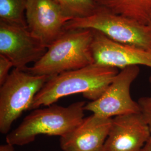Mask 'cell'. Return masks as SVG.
I'll return each instance as SVG.
<instances>
[{"label": "cell", "instance_id": "cell-1", "mask_svg": "<svg viewBox=\"0 0 151 151\" xmlns=\"http://www.w3.org/2000/svg\"><path fill=\"white\" fill-rule=\"evenodd\" d=\"M118 72V68L94 63L52 76L37 94L30 110L48 106L62 97L78 93L95 101L104 93Z\"/></svg>", "mask_w": 151, "mask_h": 151}, {"label": "cell", "instance_id": "cell-2", "mask_svg": "<svg viewBox=\"0 0 151 151\" xmlns=\"http://www.w3.org/2000/svg\"><path fill=\"white\" fill-rule=\"evenodd\" d=\"M85 101L63 107L56 104L34 109L16 129L9 133L6 143L24 146L34 141L38 135L62 136L76 128L85 118Z\"/></svg>", "mask_w": 151, "mask_h": 151}, {"label": "cell", "instance_id": "cell-3", "mask_svg": "<svg viewBox=\"0 0 151 151\" xmlns=\"http://www.w3.org/2000/svg\"><path fill=\"white\" fill-rule=\"evenodd\" d=\"M92 39L91 29L65 30L43 57L25 70L34 75L52 77L92 65Z\"/></svg>", "mask_w": 151, "mask_h": 151}, {"label": "cell", "instance_id": "cell-4", "mask_svg": "<svg viewBox=\"0 0 151 151\" xmlns=\"http://www.w3.org/2000/svg\"><path fill=\"white\" fill-rule=\"evenodd\" d=\"M78 29L97 30L116 42L151 50V29L148 25L100 6L91 15L72 19L65 27V30Z\"/></svg>", "mask_w": 151, "mask_h": 151}, {"label": "cell", "instance_id": "cell-5", "mask_svg": "<svg viewBox=\"0 0 151 151\" xmlns=\"http://www.w3.org/2000/svg\"><path fill=\"white\" fill-rule=\"evenodd\" d=\"M51 77L34 75L14 68L0 88V132L9 133L11 125L24 111L31 109L33 101Z\"/></svg>", "mask_w": 151, "mask_h": 151}, {"label": "cell", "instance_id": "cell-6", "mask_svg": "<svg viewBox=\"0 0 151 151\" xmlns=\"http://www.w3.org/2000/svg\"><path fill=\"white\" fill-rule=\"evenodd\" d=\"M139 72V66H130L122 69L100 97L85 105V110L106 118L140 113L139 104L130 95L131 85Z\"/></svg>", "mask_w": 151, "mask_h": 151}, {"label": "cell", "instance_id": "cell-7", "mask_svg": "<svg viewBox=\"0 0 151 151\" xmlns=\"http://www.w3.org/2000/svg\"><path fill=\"white\" fill-rule=\"evenodd\" d=\"M47 49L27 27L0 22V54L10 60L14 68L26 70L27 65L37 63Z\"/></svg>", "mask_w": 151, "mask_h": 151}, {"label": "cell", "instance_id": "cell-8", "mask_svg": "<svg viewBox=\"0 0 151 151\" xmlns=\"http://www.w3.org/2000/svg\"><path fill=\"white\" fill-rule=\"evenodd\" d=\"M27 27L32 35L47 48L65 32L72 19L54 0H27Z\"/></svg>", "mask_w": 151, "mask_h": 151}, {"label": "cell", "instance_id": "cell-9", "mask_svg": "<svg viewBox=\"0 0 151 151\" xmlns=\"http://www.w3.org/2000/svg\"><path fill=\"white\" fill-rule=\"evenodd\" d=\"M92 30L95 63L118 69L139 65L151 68V50L118 43L100 32Z\"/></svg>", "mask_w": 151, "mask_h": 151}, {"label": "cell", "instance_id": "cell-10", "mask_svg": "<svg viewBox=\"0 0 151 151\" xmlns=\"http://www.w3.org/2000/svg\"><path fill=\"white\" fill-rule=\"evenodd\" d=\"M151 137L150 128L140 113L116 116L112 118L105 151H141Z\"/></svg>", "mask_w": 151, "mask_h": 151}, {"label": "cell", "instance_id": "cell-11", "mask_svg": "<svg viewBox=\"0 0 151 151\" xmlns=\"http://www.w3.org/2000/svg\"><path fill=\"white\" fill-rule=\"evenodd\" d=\"M112 118L92 114L85 118L76 128L60 137L62 151H105V144Z\"/></svg>", "mask_w": 151, "mask_h": 151}, {"label": "cell", "instance_id": "cell-12", "mask_svg": "<svg viewBox=\"0 0 151 151\" xmlns=\"http://www.w3.org/2000/svg\"><path fill=\"white\" fill-rule=\"evenodd\" d=\"M97 4L116 14L148 25L151 20V0H97Z\"/></svg>", "mask_w": 151, "mask_h": 151}, {"label": "cell", "instance_id": "cell-13", "mask_svg": "<svg viewBox=\"0 0 151 151\" xmlns=\"http://www.w3.org/2000/svg\"><path fill=\"white\" fill-rule=\"evenodd\" d=\"M27 0H0V22L27 27Z\"/></svg>", "mask_w": 151, "mask_h": 151}, {"label": "cell", "instance_id": "cell-14", "mask_svg": "<svg viewBox=\"0 0 151 151\" xmlns=\"http://www.w3.org/2000/svg\"><path fill=\"white\" fill-rule=\"evenodd\" d=\"M72 19L84 18L97 10V0H54Z\"/></svg>", "mask_w": 151, "mask_h": 151}, {"label": "cell", "instance_id": "cell-15", "mask_svg": "<svg viewBox=\"0 0 151 151\" xmlns=\"http://www.w3.org/2000/svg\"><path fill=\"white\" fill-rule=\"evenodd\" d=\"M140 113L148 124L151 133V92L149 96L140 98L138 101Z\"/></svg>", "mask_w": 151, "mask_h": 151}, {"label": "cell", "instance_id": "cell-16", "mask_svg": "<svg viewBox=\"0 0 151 151\" xmlns=\"http://www.w3.org/2000/svg\"><path fill=\"white\" fill-rule=\"evenodd\" d=\"M14 65L10 60L4 55L0 54V85L1 86L7 80L10 73V70Z\"/></svg>", "mask_w": 151, "mask_h": 151}, {"label": "cell", "instance_id": "cell-17", "mask_svg": "<svg viewBox=\"0 0 151 151\" xmlns=\"http://www.w3.org/2000/svg\"><path fill=\"white\" fill-rule=\"evenodd\" d=\"M12 145L6 143L0 146V151H15L14 147Z\"/></svg>", "mask_w": 151, "mask_h": 151}, {"label": "cell", "instance_id": "cell-18", "mask_svg": "<svg viewBox=\"0 0 151 151\" xmlns=\"http://www.w3.org/2000/svg\"><path fill=\"white\" fill-rule=\"evenodd\" d=\"M141 151H151V137L143 147Z\"/></svg>", "mask_w": 151, "mask_h": 151}, {"label": "cell", "instance_id": "cell-19", "mask_svg": "<svg viewBox=\"0 0 151 151\" xmlns=\"http://www.w3.org/2000/svg\"><path fill=\"white\" fill-rule=\"evenodd\" d=\"M148 26H149V27H151V21H150V23H149V24H148Z\"/></svg>", "mask_w": 151, "mask_h": 151}, {"label": "cell", "instance_id": "cell-20", "mask_svg": "<svg viewBox=\"0 0 151 151\" xmlns=\"http://www.w3.org/2000/svg\"><path fill=\"white\" fill-rule=\"evenodd\" d=\"M149 81H150V83H151V76L150 77V78H149Z\"/></svg>", "mask_w": 151, "mask_h": 151}]
</instances>
